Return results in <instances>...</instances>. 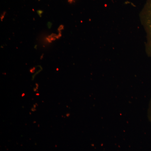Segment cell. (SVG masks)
Segmentation results:
<instances>
[{
    "label": "cell",
    "mask_w": 151,
    "mask_h": 151,
    "mask_svg": "<svg viewBox=\"0 0 151 151\" xmlns=\"http://www.w3.org/2000/svg\"><path fill=\"white\" fill-rule=\"evenodd\" d=\"M146 30L148 37L149 44L151 52V0H147L145 11Z\"/></svg>",
    "instance_id": "cell-1"
},
{
    "label": "cell",
    "mask_w": 151,
    "mask_h": 151,
    "mask_svg": "<svg viewBox=\"0 0 151 151\" xmlns=\"http://www.w3.org/2000/svg\"><path fill=\"white\" fill-rule=\"evenodd\" d=\"M147 117L149 122L151 124V98L150 100V103H149L148 108L147 110Z\"/></svg>",
    "instance_id": "cell-2"
}]
</instances>
